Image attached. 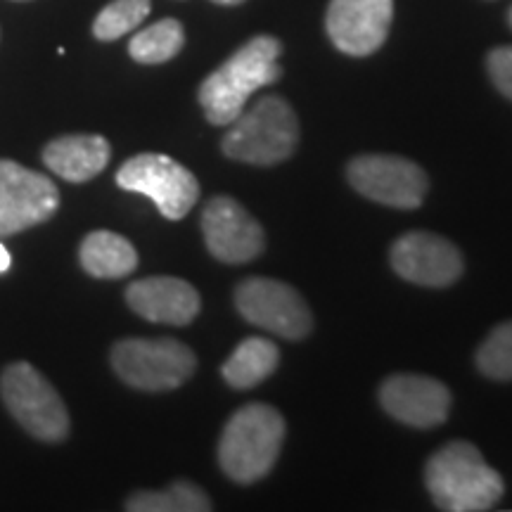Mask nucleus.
Listing matches in <instances>:
<instances>
[{
	"label": "nucleus",
	"instance_id": "nucleus-1",
	"mask_svg": "<svg viewBox=\"0 0 512 512\" xmlns=\"http://www.w3.org/2000/svg\"><path fill=\"white\" fill-rule=\"evenodd\" d=\"M280 53L283 46L278 38L254 36L216 72H211L197 93L209 124L230 126L245 112L252 93L278 81L283 76V67L278 64Z\"/></svg>",
	"mask_w": 512,
	"mask_h": 512
},
{
	"label": "nucleus",
	"instance_id": "nucleus-2",
	"mask_svg": "<svg viewBox=\"0 0 512 512\" xmlns=\"http://www.w3.org/2000/svg\"><path fill=\"white\" fill-rule=\"evenodd\" d=\"M425 484L437 508L482 512L501 501L503 477L470 441H451L427 460Z\"/></svg>",
	"mask_w": 512,
	"mask_h": 512
},
{
	"label": "nucleus",
	"instance_id": "nucleus-3",
	"mask_svg": "<svg viewBox=\"0 0 512 512\" xmlns=\"http://www.w3.org/2000/svg\"><path fill=\"white\" fill-rule=\"evenodd\" d=\"M285 441L283 415L266 403L240 408L223 427L219 463L226 477L238 484H254L273 470Z\"/></svg>",
	"mask_w": 512,
	"mask_h": 512
},
{
	"label": "nucleus",
	"instance_id": "nucleus-4",
	"mask_svg": "<svg viewBox=\"0 0 512 512\" xmlns=\"http://www.w3.org/2000/svg\"><path fill=\"white\" fill-rule=\"evenodd\" d=\"M299 143V119L290 102L264 98L230 124L223 155L242 164L275 166L290 159Z\"/></svg>",
	"mask_w": 512,
	"mask_h": 512
},
{
	"label": "nucleus",
	"instance_id": "nucleus-5",
	"mask_svg": "<svg viewBox=\"0 0 512 512\" xmlns=\"http://www.w3.org/2000/svg\"><path fill=\"white\" fill-rule=\"evenodd\" d=\"M114 373L140 392H171L195 373L197 358L178 339H121L112 349Z\"/></svg>",
	"mask_w": 512,
	"mask_h": 512
},
{
	"label": "nucleus",
	"instance_id": "nucleus-6",
	"mask_svg": "<svg viewBox=\"0 0 512 512\" xmlns=\"http://www.w3.org/2000/svg\"><path fill=\"white\" fill-rule=\"evenodd\" d=\"M0 396L12 418L41 441H62L69 434V413L57 389L31 363H10L0 375Z\"/></svg>",
	"mask_w": 512,
	"mask_h": 512
},
{
	"label": "nucleus",
	"instance_id": "nucleus-7",
	"mask_svg": "<svg viewBox=\"0 0 512 512\" xmlns=\"http://www.w3.org/2000/svg\"><path fill=\"white\" fill-rule=\"evenodd\" d=\"M117 185L121 190L150 197L159 214L169 221H181L200 200L197 178L176 159L155 152H145L124 162L117 171Z\"/></svg>",
	"mask_w": 512,
	"mask_h": 512
},
{
	"label": "nucleus",
	"instance_id": "nucleus-8",
	"mask_svg": "<svg viewBox=\"0 0 512 512\" xmlns=\"http://www.w3.org/2000/svg\"><path fill=\"white\" fill-rule=\"evenodd\" d=\"M235 306L247 323L285 339L311 335L309 304L294 287L273 278H247L235 290Z\"/></svg>",
	"mask_w": 512,
	"mask_h": 512
},
{
	"label": "nucleus",
	"instance_id": "nucleus-9",
	"mask_svg": "<svg viewBox=\"0 0 512 512\" xmlns=\"http://www.w3.org/2000/svg\"><path fill=\"white\" fill-rule=\"evenodd\" d=\"M347 178L351 188L384 207L415 209L427 195V174L406 157L363 155L351 159Z\"/></svg>",
	"mask_w": 512,
	"mask_h": 512
},
{
	"label": "nucleus",
	"instance_id": "nucleus-10",
	"mask_svg": "<svg viewBox=\"0 0 512 512\" xmlns=\"http://www.w3.org/2000/svg\"><path fill=\"white\" fill-rule=\"evenodd\" d=\"M60 209V190L48 176L0 159V238L46 223Z\"/></svg>",
	"mask_w": 512,
	"mask_h": 512
},
{
	"label": "nucleus",
	"instance_id": "nucleus-11",
	"mask_svg": "<svg viewBox=\"0 0 512 512\" xmlns=\"http://www.w3.org/2000/svg\"><path fill=\"white\" fill-rule=\"evenodd\" d=\"M207 249L223 264H247L264 252L266 235L259 221L233 197H214L202 211Z\"/></svg>",
	"mask_w": 512,
	"mask_h": 512
},
{
	"label": "nucleus",
	"instance_id": "nucleus-12",
	"mask_svg": "<svg viewBox=\"0 0 512 512\" xmlns=\"http://www.w3.org/2000/svg\"><path fill=\"white\" fill-rule=\"evenodd\" d=\"M389 261L396 275L420 287H448L463 275V254L451 240L434 233L401 235L392 245Z\"/></svg>",
	"mask_w": 512,
	"mask_h": 512
},
{
	"label": "nucleus",
	"instance_id": "nucleus-13",
	"mask_svg": "<svg viewBox=\"0 0 512 512\" xmlns=\"http://www.w3.org/2000/svg\"><path fill=\"white\" fill-rule=\"evenodd\" d=\"M392 19L394 0H330L325 29L337 50L366 57L384 46Z\"/></svg>",
	"mask_w": 512,
	"mask_h": 512
},
{
	"label": "nucleus",
	"instance_id": "nucleus-14",
	"mask_svg": "<svg viewBox=\"0 0 512 512\" xmlns=\"http://www.w3.org/2000/svg\"><path fill=\"white\" fill-rule=\"evenodd\" d=\"M382 408L408 427L430 430L446 422L451 392L446 384L427 375H392L380 387Z\"/></svg>",
	"mask_w": 512,
	"mask_h": 512
},
{
	"label": "nucleus",
	"instance_id": "nucleus-15",
	"mask_svg": "<svg viewBox=\"0 0 512 512\" xmlns=\"http://www.w3.org/2000/svg\"><path fill=\"white\" fill-rule=\"evenodd\" d=\"M126 304L133 313L150 323L188 325L200 313V292L174 275L136 280L126 287Z\"/></svg>",
	"mask_w": 512,
	"mask_h": 512
},
{
	"label": "nucleus",
	"instance_id": "nucleus-16",
	"mask_svg": "<svg viewBox=\"0 0 512 512\" xmlns=\"http://www.w3.org/2000/svg\"><path fill=\"white\" fill-rule=\"evenodd\" d=\"M110 155V143L102 136L74 133L50 140L43 150V164L64 181L86 183L105 171Z\"/></svg>",
	"mask_w": 512,
	"mask_h": 512
},
{
	"label": "nucleus",
	"instance_id": "nucleus-17",
	"mask_svg": "<svg viewBox=\"0 0 512 512\" xmlns=\"http://www.w3.org/2000/svg\"><path fill=\"white\" fill-rule=\"evenodd\" d=\"M79 261L83 271L93 278L117 280L136 271L138 252L124 235L112 233V230H95L83 238Z\"/></svg>",
	"mask_w": 512,
	"mask_h": 512
},
{
	"label": "nucleus",
	"instance_id": "nucleus-18",
	"mask_svg": "<svg viewBox=\"0 0 512 512\" xmlns=\"http://www.w3.org/2000/svg\"><path fill=\"white\" fill-rule=\"evenodd\" d=\"M278 363L280 351L271 339L247 337L223 363L221 375L233 389H252L264 382L266 377H271Z\"/></svg>",
	"mask_w": 512,
	"mask_h": 512
},
{
	"label": "nucleus",
	"instance_id": "nucleus-19",
	"mask_svg": "<svg viewBox=\"0 0 512 512\" xmlns=\"http://www.w3.org/2000/svg\"><path fill=\"white\" fill-rule=\"evenodd\" d=\"M131 512H207L209 496L192 482H174L162 491H138L126 501Z\"/></svg>",
	"mask_w": 512,
	"mask_h": 512
},
{
	"label": "nucleus",
	"instance_id": "nucleus-20",
	"mask_svg": "<svg viewBox=\"0 0 512 512\" xmlns=\"http://www.w3.org/2000/svg\"><path fill=\"white\" fill-rule=\"evenodd\" d=\"M185 43L183 24L178 19H159L128 43V53L140 64H164L181 53Z\"/></svg>",
	"mask_w": 512,
	"mask_h": 512
},
{
	"label": "nucleus",
	"instance_id": "nucleus-21",
	"mask_svg": "<svg viewBox=\"0 0 512 512\" xmlns=\"http://www.w3.org/2000/svg\"><path fill=\"white\" fill-rule=\"evenodd\" d=\"M150 10V0H114L95 17L93 36L105 43L117 41V38L126 36L128 31L136 29L138 24H143Z\"/></svg>",
	"mask_w": 512,
	"mask_h": 512
},
{
	"label": "nucleus",
	"instance_id": "nucleus-22",
	"mask_svg": "<svg viewBox=\"0 0 512 512\" xmlns=\"http://www.w3.org/2000/svg\"><path fill=\"white\" fill-rule=\"evenodd\" d=\"M479 373L496 382L512 380V320L491 330L477 349Z\"/></svg>",
	"mask_w": 512,
	"mask_h": 512
},
{
	"label": "nucleus",
	"instance_id": "nucleus-23",
	"mask_svg": "<svg viewBox=\"0 0 512 512\" xmlns=\"http://www.w3.org/2000/svg\"><path fill=\"white\" fill-rule=\"evenodd\" d=\"M486 69H489V76L498 93L512 100V46L491 50L489 57H486Z\"/></svg>",
	"mask_w": 512,
	"mask_h": 512
},
{
	"label": "nucleus",
	"instance_id": "nucleus-24",
	"mask_svg": "<svg viewBox=\"0 0 512 512\" xmlns=\"http://www.w3.org/2000/svg\"><path fill=\"white\" fill-rule=\"evenodd\" d=\"M12 264V256L8 249H5V245H0V273H5Z\"/></svg>",
	"mask_w": 512,
	"mask_h": 512
},
{
	"label": "nucleus",
	"instance_id": "nucleus-25",
	"mask_svg": "<svg viewBox=\"0 0 512 512\" xmlns=\"http://www.w3.org/2000/svg\"><path fill=\"white\" fill-rule=\"evenodd\" d=\"M216 5H240V3H245V0H214Z\"/></svg>",
	"mask_w": 512,
	"mask_h": 512
},
{
	"label": "nucleus",
	"instance_id": "nucleus-26",
	"mask_svg": "<svg viewBox=\"0 0 512 512\" xmlns=\"http://www.w3.org/2000/svg\"><path fill=\"white\" fill-rule=\"evenodd\" d=\"M508 24H510V29H512V8H510V12H508Z\"/></svg>",
	"mask_w": 512,
	"mask_h": 512
}]
</instances>
